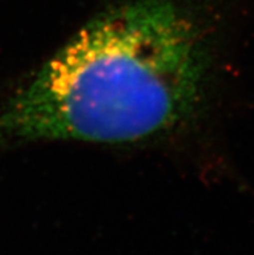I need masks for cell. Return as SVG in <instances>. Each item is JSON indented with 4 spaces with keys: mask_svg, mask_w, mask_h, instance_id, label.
<instances>
[{
    "mask_svg": "<svg viewBox=\"0 0 254 255\" xmlns=\"http://www.w3.org/2000/svg\"><path fill=\"white\" fill-rule=\"evenodd\" d=\"M200 0H114L0 105V145L135 144L204 107L212 43Z\"/></svg>",
    "mask_w": 254,
    "mask_h": 255,
    "instance_id": "6da1fadb",
    "label": "cell"
}]
</instances>
